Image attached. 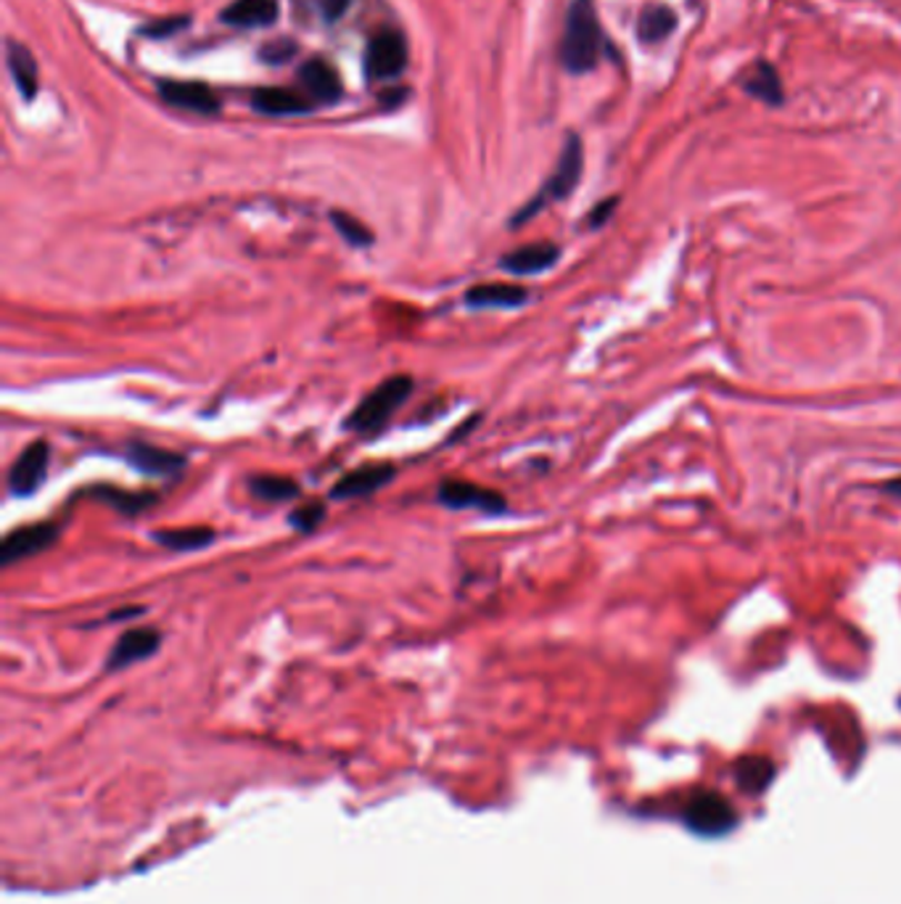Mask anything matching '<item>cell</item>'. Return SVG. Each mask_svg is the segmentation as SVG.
I'll list each match as a JSON object with an SVG mask.
<instances>
[{
  "instance_id": "cell-1",
  "label": "cell",
  "mask_w": 901,
  "mask_h": 904,
  "mask_svg": "<svg viewBox=\"0 0 901 904\" xmlns=\"http://www.w3.org/2000/svg\"><path fill=\"white\" fill-rule=\"evenodd\" d=\"M603 53V30H600L598 11L592 0H574L565 13L561 61L571 74L592 72Z\"/></svg>"
},
{
  "instance_id": "cell-2",
  "label": "cell",
  "mask_w": 901,
  "mask_h": 904,
  "mask_svg": "<svg viewBox=\"0 0 901 904\" xmlns=\"http://www.w3.org/2000/svg\"><path fill=\"white\" fill-rule=\"evenodd\" d=\"M410 394H413V379L410 375H391V379L381 381L366 400L358 402V408L347 419V429L362 436L379 434L389 426L397 410L410 400Z\"/></svg>"
},
{
  "instance_id": "cell-3",
  "label": "cell",
  "mask_w": 901,
  "mask_h": 904,
  "mask_svg": "<svg viewBox=\"0 0 901 904\" xmlns=\"http://www.w3.org/2000/svg\"><path fill=\"white\" fill-rule=\"evenodd\" d=\"M582 167H584V151H582V141H579L577 135H569L563 143V151H561V159H558L553 175L548 178V183L537 197L529 201L523 210L515 214L513 218V225H521V222H527L529 218H534L537 212L542 210L548 201H561L569 197L571 191H574L579 178H582Z\"/></svg>"
},
{
  "instance_id": "cell-4",
  "label": "cell",
  "mask_w": 901,
  "mask_h": 904,
  "mask_svg": "<svg viewBox=\"0 0 901 904\" xmlns=\"http://www.w3.org/2000/svg\"><path fill=\"white\" fill-rule=\"evenodd\" d=\"M408 67V43L397 30H383L368 43L366 72L370 80H397Z\"/></svg>"
},
{
  "instance_id": "cell-5",
  "label": "cell",
  "mask_w": 901,
  "mask_h": 904,
  "mask_svg": "<svg viewBox=\"0 0 901 904\" xmlns=\"http://www.w3.org/2000/svg\"><path fill=\"white\" fill-rule=\"evenodd\" d=\"M439 503L452 508V511H481L487 516H498L508 508L500 492L463 482V479H450V482L439 486Z\"/></svg>"
},
{
  "instance_id": "cell-6",
  "label": "cell",
  "mask_w": 901,
  "mask_h": 904,
  "mask_svg": "<svg viewBox=\"0 0 901 904\" xmlns=\"http://www.w3.org/2000/svg\"><path fill=\"white\" fill-rule=\"evenodd\" d=\"M48 463H51V448L48 442H32L30 448H24L22 455L17 458L9 471V492L17 498H30L40 490V484L46 482L48 474Z\"/></svg>"
},
{
  "instance_id": "cell-7",
  "label": "cell",
  "mask_w": 901,
  "mask_h": 904,
  "mask_svg": "<svg viewBox=\"0 0 901 904\" xmlns=\"http://www.w3.org/2000/svg\"><path fill=\"white\" fill-rule=\"evenodd\" d=\"M56 540H59V526L51 524V521H40V524L13 530L9 538L3 540V545H0V561H3L6 566H11V563L48 551Z\"/></svg>"
},
{
  "instance_id": "cell-8",
  "label": "cell",
  "mask_w": 901,
  "mask_h": 904,
  "mask_svg": "<svg viewBox=\"0 0 901 904\" xmlns=\"http://www.w3.org/2000/svg\"><path fill=\"white\" fill-rule=\"evenodd\" d=\"M159 96L174 109L193 111V114H218L220 99L214 96L212 88L204 82H188V80H162L159 82Z\"/></svg>"
},
{
  "instance_id": "cell-9",
  "label": "cell",
  "mask_w": 901,
  "mask_h": 904,
  "mask_svg": "<svg viewBox=\"0 0 901 904\" xmlns=\"http://www.w3.org/2000/svg\"><path fill=\"white\" fill-rule=\"evenodd\" d=\"M159 645H162V635L153 627L128 630L124 635H120V640H117L114 649H111L107 659V670L117 672L136 662H143V659H149L159 651Z\"/></svg>"
},
{
  "instance_id": "cell-10",
  "label": "cell",
  "mask_w": 901,
  "mask_h": 904,
  "mask_svg": "<svg viewBox=\"0 0 901 904\" xmlns=\"http://www.w3.org/2000/svg\"><path fill=\"white\" fill-rule=\"evenodd\" d=\"M397 476V469L391 463H370L362 465V469L349 471L347 476H341L337 484H333L331 498L337 500H352V498H366L370 492L381 490L387 486L391 479Z\"/></svg>"
},
{
  "instance_id": "cell-11",
  "label": "cell",
  "mask_w": 901,
  "mask_h": 904,
  "mask_svg": "<svg viewBox=\"0 0 901 904\" xmlns=\"http://www.w3.org/2000/svg\"><path fill=\"white\" fill-rule=\"evenodd\" d=\"M561 257V249L555 247L553 241H537L527 243V247H519L515 252L502 257V270L513 275H537L550 270Z\"/></svg>"
},
{
  "instance_id": "cell-12",
  "label": "cell",
  "mask_w": 901,
  "mask_h": 904,
  "mask_svg": "<svg viewBox=\"0 0 901 904\" xmlns=\"http://www.w3.org/2000/svg\"><path fill=\"white\" fill-rule=\"evenodd\" d=\"M527 289L519 283H477L465 291V304L477 310H511L527 302Z\"/></svg>"
},
{
  "instance_id": "cell-13",
  "label": "cell",
  "mask_w": 901,
  "mask_h": 904,
  "mask_svg": "<svg viewBox=\"0 0 901 904\" xmlns=\"http://www.w3.org/2000/svg\"><path fill=\"white\" fill-rule=\"evenodd\" d=\"M128 461L136 465L138 471H143V474H149V476L178 474V471L186 465V458L178 455V452L153 448V444H146V442H130Z\"/></svg>"
},
{
  "instance_id": "cell-14",
  "label": "cell",
  "mask_w": 901,
  "mask_h": 904,
  "mask_svg": "<svg viewBox=\"0 0 901 904\" xmlns=\"http://www.w3.org/2000/svg\"><path fill=\"white\" fill-rule=\"evenodd\" d=\"M299 80L307 88V93L320 103H333L341 99V80L337 69L328 64L326 59H310L299 69Z\"/></svg>"
},
{
  "instance_id": "cell-15",
  "label": "cell",
  "mask_w": 901,
  "mask_h": 904,
  "mask_svg": "<svg viewBox=\"0 0 901 904\" xmlns=\"http://www.w3.org/2000/svg\"><path fill=\"white\" fill-rule=\"evenodd\" d=\"M690 825L695 831L709 833V836H717V833H724L732 825V810L724 804L722 796L717 794H703L698 796L693 804H690Z\"/></svg>"
},
{
  "instance_id": "cell-16",
  "label": "cell",
  "mask_w": 901,
  "mask_h": 904,
  "mask_svg": "<svg viewBox=\"0 0 901 904\" xmlns=\"http://www.w3.org/2000/svg\"><path fill=\"white\" fill-rule=\"evenodd\" d=\"M278 0H233L226 11H222V22L233 27H270L278 19Z\"/></svg>"
},
{
  "instance_id": "cell-17",
  "label": "cell",
  "mask_w": 901,
  "mask_h": 904,
  "mask_svg": "<svg viewBox=\"0 0 901 904\" xmlns=\"http://www.w3.org/2000/svg\"><path fill=\"white\" fill-rule=\"evenodd\" d=\"M6 61H9V72L13 82H17L19 93L27 101H32L34 93H38V64H34L32 53L22 43H17V40H9L6 43Z\"/></svg>"
},
{
  "instance_id": "cell-18",
  "label": "cell",
  "mask_w": 901,
  "mask_h": 904,
  "mask_svg": "<svg viewBox=\"0 0 901 904\" xmlns=\"http://www.w3.org/2000/svg\"><path fill=\"white\" fill-rule=\"evenodd\" d=\"M251 107L262 114L272 117H286V114H302V111H310V103H307L302 96L293 93V90L286 88H260L251 96Z\"/></svg>"
},
{
  "instance_id": "cell-19",
  "label": "cell",
  "mask_w": 901,
  "mask_h": 904,
  "mask_svg": "<svg viewBox=\"0 0 901 904\" xmlns=\"http://www.w3.org/2000/svg\"><path fill=\"white\" fill-rule=\"evenodd\" d=\"M153 540L174 553H193L212 545L214 530H209V526H174V530H157Z\"/></svg>"
},
{
  "instance_id": "cell-20",
  "label": "cell",
  "mask_w": 901,
  "mask_h": 904,
  "mask_svg": "<svg viewBox=\"0 0 901 904\" xmlns=\"http://www.w3.org/2000/svg\"><path fill=\"white\" fill-rule=\"evenodd\" d=\"M677 30V13L663 3H651L640 11L638 38L642 43H661Z\"/></svg>"
},
{
  "instance_id": "cell-21",
  "label": "cell",
  "mask_w": 901,
  "mask_h": 904,
  "mask_svg": "<svg viewBox=\"0 0 901 904\" xmlns=\"http://www.w3.org/2000/svg\"><path fill=\"white\" fill-rule=\"evenodd\" d=\"M743 88L749 90L753 99L764 101L767 107H780L782 99H785V96H782V80L778 69H774L770 61H759V64L751 69Z\"/></svg>"
},
{
  "instance_id": "cell-22",
  "label": "cell",
  "mask_w": 901,
  "mask_h": 904,
  "mask_svg": "<svg viewBox=\"0 0 901 904\" xmlns=\"http://www.w3.org/2000/svg\"><path fill=\"white\" fill-rule=\"evenodd\" d=\"M93 498L101 500L114 508V511L124 513V516H136V513L146 511L157 503V495L153 492H130V490H117V486H96Z\"/></svg>"
},
{
  "instance_id": "cell-23",
  "label": "cell",
  "mask_w": 901,
  "mask_h": 904,
  "mask_svg": "<svg viewBox=\"0 0 901 904\" xmlns=\"http://www.w3.org/2000/svg\"><path fill=\"white\" fill-rule=\"evenodd\" d=\"M251 495L257 500H264V503H289V500L299 498V484L289 476H254L249 482Z\"/></svg>"
},
{
  "instance_id": "cell-24",
  "label": "cell",
  "mask_w": 901,
  "mask_h": 904,
  "mask_svg": "<svg viewBox=\"0 0 901 904\" xmlns=\"http://www.w3.org/2000/svg\"><path fill=\"white\" fill-rule=\"evenodd\" d=\"M331 222H333V228L344 235V241L352 243V247H370V243H373V233H370V228L366 225V222H360L358 218H352V214L331 212Z\"/></svg>"
},
{
  "instance_id": "cell-25",
  "label": "cell",
  "mask_w": 901,
  "mask_h": 904,
  "mask_svg": "<svg viewBox=\"0 0 901 904\" xmlns=\"http://www.w3.org/2000/svg\"><path fill=\"white\" fill-rule=\"evenodd\" d=\"M326 516V505L318 503V500H310V503L299 505L297 511L291 513V524L297 526L299 532H312Z\"/></svg>"
},
{
  "instance_id": "cell-26",
  "label": "cell",
  "mask_w": 901,
  "mask_h": 904,
  "mask_svg": "<svg viewBox=\"0 0 901 904\" xmlns=\"http://www.w3.org/2000/svg\"><path fill=\"white\" fill-rule=\"evenodd\" d=\"M188 22H191L188 17L159 19V22L141 27V34H146V38H153V40H164V38H170V34H178L180 30H186Z\"/></svg>"
},
{
  "instance_id": "cell-27",
  "label": "cell",
  "mask_w": 901,
  "mask_h": 904,
  "mask_svg": "<svg viewBox=\"0 0 901 904\" xmlns=\"http://www.w3.org/2000/svg\"><path fill=\"white\" fill-rule=\"evenodd\" d=\"M293 53H297V46L291 40H276V43L264 46L260 51L262 61H268V64H286Z\"/></svg>"
},
{
  "instance_id": "cell-28",
  "label": "cell",
  "mask_w": 901,
  "mask_h": 904,
  "mask_svg": "<svg viewBox=\"0 0 901 904\" xmlns=\"http://www.w3.org/2000/svg\"><path fill=\"white\" fill-rule=\"evenodd\" d=\"M312 3H316L318 13L326 19V22H339V19L347 13L352 0H312Z\"/></svg>"
},
{
  "instance_id": "cell-29",
  "label": "cell",
  "mask_w": 901,
  "mask_h": 904,
  "mask_svg": "<svg viewBox=\"0 0 901 904\" xmlns=\"http://www.w3.org/2000/svg\"><path fill=\"white\" fill-rule=\"evenodd\" d=\"M617 204H619V199H617V197H611V199L600 201V204L595 207V210L590 212V218H587V222H590V228H600V225H603V222L611 218V212L617 210Z\"/></svg>"
},
{
  "instance_id": "cell-30",
  "label": "cell",
  "mask_w": 901,
  "mask_h": 904,
  "mask_svg": "<svg viewBox=\"0 0 901 904\" xmlns=\"http://www.w3.org/2000/svg\"><path fill=\"white\" fill-rule=\"evenodd\" d=\"M885 492H889V495H893V498H901V479H897V482H889L883 486Z\"/></svg>"
}]
</instances>
